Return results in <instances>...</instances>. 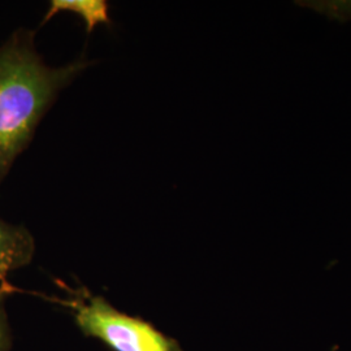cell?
Listing matches in <instances>:
<instances>
[{"label": "cell", "mask_w": 351, "mask_h": 351, "mask_svg": "<svg viewBox=\"0 0 351 351\" xmlns=\"http://www.w3.org/2000/svg\"><path fill=\"white\" fill-rule=\"evenodd\" d=\"M65 298L45 297L66 307L81 332L101 339L113 351H184L172 337L165 336L150 323L124 314L101 295H93L85 288L63 285Z\"/></svg>", "instance_id": "7a4b0ae2"}, {"label": "cell", "mask_w": 351, "mask_h": 351, "mask_svg": "<svg viewBox=\"0 0 351 351\" xmlns=\"http://www.w3.org/2000/svg\"><path fill=\"white\" fill-rule=\"evenodd\" d=\"M36 241L24 226H16L0 219V282L1 291L5 293L12 287L7 282V276L33 261Z\"/></svg>", "instance_id": "3957f363"}, {"label": "cell", "mask_w": 351, "mask_h": 351, "mask_svg": "<svg viewBox=\"0 0 351 351\" xmlns=\"http://www.w3.org/2000/svg\"><path fill=\"white\" fill-rule=\"evenodd\" d=\"M11 346H12L11 326L3 306V298L0 297V351H10Z\"/></svg>", "instance_id": "5b68a950"}, {"label": "cell", "mask_w": 351, "mask_h": 351, "mask_svg": "<svg viewBox=\"0 0 351 351\" xmlns=\"http://www.w3.org/2000/svg\"><path fill=\"white\" fill-rule=\"evenodd\" d=\"M75 13L82 19L86 32L91 33L98 25H111L110 5L106 0H52L40 26L49 23L58 13Z\"/></svg>", "instance_id": "277c9868"}, {"label": "cell", "mask_w": 351, "mask_h": 351, "mask_svg": "<svg viewBox=\"0 0 351 351\" xmlns=\"http://www.w3.org/2000/svg\"><path fill=\"white\" fill-rule=\"evenodd\" d=\"M88 65L85 56L63 66L47 65L27 29H19L0 46V185L60 91Z\"/></svg>", "instance_id": "6da1fadb"}]
</instances>
